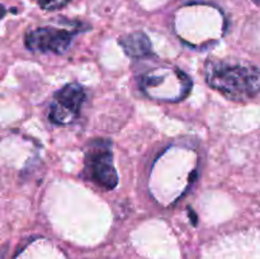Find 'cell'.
<instances>
[{
	"mask_svg": "<svg viewBox=\"0 0 260 259\" xmlns=\"http://www.w3.org/2000/svg\"><path fill=\"white\" fill-rule=\"evenodd\" d=\"M40 7L45 10H57L65 7L71 0H37Z\"/></svg>",
	"mask_w": 260,
	"mask_h": 259,
	"instance_id": "8992f818",
	"label": "cell"
},
{
	"mask_svg": "<svg viewBox=\"0 0 260 259\" xmlns=\"http://www.w3.org/2000/svg\"><path fill=\"white\" fill-rule=\"evenodd\" d=\"M76 30L42 27L30 30L25 36V46L37 52L63 53L70 46Z\"/></svg>",
	"mask_w": 260,
	"mask_h": 259,
	"instance_id": "277c9868",
	"label": "cell"
},
{
	"mask_svg": "<svg viewBox=\"0 0 260 259\" xmlns=\"http://www.w3.org/2000/svg\"><path fill=\"white\" fill-rule=\"evenodd\" d=\"M5 14H7V9H5L4 5L0 4V20H2L3 18H4Z\"/></svg>",
	"mask_w": 260,
	"mask_h": 259,
	"instance_id": "52a82bcc",
	"label": "cell"
},
{
	"mask_svg": "<svg viewBox=\"0 0 260 259\" xmlns=\"http://www.w3.org/2000/svg\"><path fill=\"white\" fill-rule=\"evenodd\" d=\"M119 45L128 56L135 58L147 57L152 53L151 43L147 36L142 32H135L119 38Z\"/></svg>",
	"mask_w": 260,
	"mask_h": 259,
	"instance_id": "5b68a950",
	"label": "cell"
},
{
	"mask_svg": "<svg viewBox=\"0 0 260 259\" xmlns=\"http://www.w3.org/2000/svg\"><path fill=\"white\" fill-rule=\"evenodd\" d=\"M85 173L89 180L104 189H113L118 184V175L113 165L112 142L96 139L89 142L85 150Z\"/></svg>",
	"mask_w": 260,
	"mask_h": 259,
	"instance_id": "7a4b0ae2",
	"label": "cell"
},
{
	"mask_svg": "<svg viewBox=\"0 0 260 259\" xmlns=\"http://www.w3.org/2000/svg\"><path fill=\"white\" fill-rule=\"evenodd\" d=\"M85 101V90L76 83L68 84L55 94L50 107L48 118L56 124H69L80 114L81 106Z\"/></svg>",
	"mask_w": 260,
	"mask_h": 259,
	"instance_id": "3957f363",
	"label": "cell"
},
{
	"mask_svg": "<svg viewBox=\"0 0 260 259\" xmlns=\"http://www.w3.org/2000/svg\"><path fill=\"white\" fill-rule=\"evenodd\" d=\"M206 79L213 89L233 101L251 99L260 91V70L248 63L208 61Z\"/></svg>",
	"mask_w": 260,
	"mask_h": 259,
	"instance_id": "6da1fadb",
	"label": "cell"
},
{
	"mask_svg": "<svg viewBox=\"0 0 260 259\" xmlns=\"http://www.w3.org/2000/svg\"><path fill=\"white\" fill-rule=\"evenodd\" d=\"M253 2H254V3H255V4H256V5H260V0H253Z\"/></svg>",
	"mask_w": 260,
	"mask_h": 259,
	"instance_id": "ba28073f",
	"label": "cell"
}]
</instances>
